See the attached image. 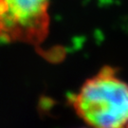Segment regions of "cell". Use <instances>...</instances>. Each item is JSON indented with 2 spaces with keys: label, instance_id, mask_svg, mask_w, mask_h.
I'll return each instance as SVG.
<instances>
[{
  "label": "cell",
  "instance_id": "6da1fadb",
  "mask_svg": "<svg viewBox=\"0 0 128 128\" xmlns=\"http://www.w3.org/2000/svg\"><path fill=\"white\" fill-rule=\"evenodd\" d=\"M70 102L89 128H126L128 84L112 66H104L88 78Z\"/></svg>",
  "mask_w": 128,
  "mask_h": 128
},
{
  "label": "cell",
  "instance_id": "3957f363",
  "mask_svg": "<svg viewBox=\"0 0 128 128\" xmlns=\"http://www.w3.org/2000/svg\"><path fill=\"white\" fill-rule=\"evenodd\" d=\"M126 128H128V124H127V126H126Z\"/></svg>",
  "mask_w": 128,
  "mask_h": 128
},
{
  "label": "cell",
  "instance_id": "7a4b0ae2",
  "mask_svg": "<svg viewBox=\"0 0 128 128\" xmlns=\"http://www.w3.org/2000/svg\"><path fill=\"white\" fill-rule=\"evenodd\" d=\"M50 0H0V40L41 43L48 33Z\"/></svg>",
  "mask_w": 128,
  "mask_h": 128
}]
</instances>
